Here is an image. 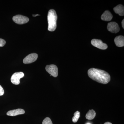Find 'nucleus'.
Here are the masks:
<instances>
[{"label":"nucleus","mask_w":124,"mask_h":124,"mask_svg":"<svg viewBox=\"0 0 124 124\" xmlns=\"http://www.w3.org/2000/svg\"><path fill=\"white\" fill-rule=\"evenodd\" d=\"M89 77L92 80L101 84H106L110 82L111 77L109 73L103 70L91 68L88 71Z\"/></svg>","instance_id":"nucleus-1"},{"label":"nucleus","mask_w":124,"mask_h":124,"mask_svg":"<svg viewBox=\"0 0 124 124\" xmlns=\"http://www.w3.org/2000/svg\"><path fill=\"white\" fill-rule=\"evenodd\" d=\"M57 15L56 11L54 9L49 10L48 13V30L50 31H54L57 28Z\"/></svg>","instance_id":"nucleus-2"},{"label":"nucleus","mask_w":124,"mask_h":124,"mask_svg":"<svg viewBox=\"0 0 124 124\" xmlns=\"http://www.w3.org/2000/svg\"><path fill=\"white\" fill-rule=\"evenodd\" d=\"M13 20L15 23L17 24H22L28 22L29 19L24 16L18 15L14 16L13 18Z\"/></svg>","instance_id":"nucleus-3"},{"label":"nucleus","mask_w":124,"mask_h":124,"mask_svg":"<svg viewBox=\"0 0 124 124\" xmlns=\"http://www.w3.org/2000/svg\"><path fill=\"white\" fill-rule=\"evenodd\" d=\"M46 71L49 73L50 76L56 77L58 76V68L56 65L54 64L47 65L45 67Z\"/></svg>","instance_id":"nucleus-4"},{"label":"nucleus","mask_w":124,"mask_h":124,"mask_svg":"<svg viewBox=\"0 0 124 124\" xmlns=\"http://www.w3.org/2000/svg\"><path fill=\"white\" fill-rule=\"evenodd\" d=\"M91 44L93 46L101 49H106L108 48L107 45L103 43L101 40L93 39L91 40Z\"/></svg>","instance_id":"nucleus-5"},{"label":"nucleus","mask_w":124,"mask_h":124,"mask_svg":"<svg viewBox=\"0 0 124 124\" xmlns=\"http://www.w3.org/2000/svg\"><path fill=\"white\" fill-rule=\"evenodd\" d=\"M24 76V73L23 72H18L14 73L11 77V82L14 85H19L20 83V79L23 77Z\"/></svg>","instance_id":"nucleus-6"},{"label":"nucleus","mask_w":124,"mask_h":124,"mask_svg":"<svg viewBox=\"0 0 124 124\" xmlns=\"http://www.w3.org/2000/svg\"><path fill=\"white\" fill-rule=\"evenodd\" d=\"M107 29L109 31L113 33H117L120 30L119 25L115 22L108 23L107 25Z\"/></svg>","instance_id":"nucleus-7"},{"label":"nucleus","mask_w":124,"mask_h":124,"mask_svg":"<svg viewBox=\"0 0 124 124\" xmlns=\"http://www.w3.org/2000/svg\"><path fill=\"white\" fill-rule=\"evenodd\" d=\"M38 58V54L36 53L30 54L23 59V62L24 64H29L35 62Z\"/></svg>","instance_id":"nucleus-8"},{"label":"nucleus","mask_w":124,"mask_h":124,"mask_svg":"<svg viewBox=\"0 0 124 124\" xmlns=\"http://www.w3.org/2000/svg\"><path fill=\"white\" fill-rule=\"evenodd\" d=\"M25 113V111L22 108H18L16 110L9 111L7 113V116H15L18 115H22Z\"/></svg>","instance_id":"nucleus-9"},{"label":"nucleus","mask_w":124,"mask_h":124,"mask_svg":"<svg viewBox=\"0 0 124 124\" xmlns=\"http://www.w3.org/2000/svg\"><path fill=\"white\" fill-rule=\"evenodd\" d=\"M112 17L113 16L112 14H111L110 12L108 10L104 11L101 17L102 20L105 21H111L112 19Z\"/></svg>","instance_id":"nucleus-10"},{"label":"nucleus","mask_w":124,"mask_h":124,"mask_svg":"<svg viewBox=\"0 0 124 124\" xmlns=\"http://www.w3.org/2000/svg\"><path fill=\"white\" fill-rule=\"evenodd\" d=\"M116 45L119 47H122L124 46V36H119L116 37L114 39Z\"/></svg>","instance_id":"nucleus-11"},{"label":"nucleus","mask_w":124,"mask_h":124,"mask_svg":"<svg viewBox=\"0 0 124 124\" xmlns=\"http://www.w3.org/2000/svg\"><path fill=\"white\" fill-rule=\"evenodd\" d=\"M113 10L116 14H118L120 16L124 15V6L121 4L118 5L113 8Z\"/></svg>","instance_id":"nucleus-12"},{"label":"nucleus","mask_w":124,"mask_h":124,"mask_svg":"<svg viewBox=\"0 0 124 124\" xmlns=\"http://www.w3.org/2000/svg\"><path fill=\"white\" fill-rule=\"evenodd\" d=\"M96 116V113L95 111L93 109L89 110L88 113H86L85 117L87 119L89 120H93L94 119Z\"/></svg>","instance_id":"nucleus-13"},{"label":"nucleus","mask_w":124,"mask_h":124,"mask_svg":"<svg viewBox=\"0 0 124 124\" xmlns=\"http://www.w3.org/2000/svg\"><path fill=\"white\" fill-rule=\"evenodd\" d=\"M80 112L79 111H76L74 113V116L72 117V121L73 122L75 123L78 121L80 117Z\"/></svg>","instance_id":"nucleus-14"},{"label":"nucleus","mask_w":124,"mask_h":124,"mask_svg":"<svg viewBox=\"0 0 124 124\" xmlns=\"http://www.w3.org/2000/svg\"><path fill=\"white\" fill-rule=\"evenodd\" d=\"M42 124H53L50 118L48 117L45 118L42 122Z\"/></svg>","instance_id":"nucleus-15"},{"label":"nucleus","mask_w":124,"mask_h":124,"mask_svg":"<svg viewBox=\"0 0 124 124\" xmlns=\"http://www.w3.org/2000/svg\"><path fill=\"white\" fill-rule=\"evenodd\" d=\"M6 42L4 40L0 38V47H2L5 45Z\"/></svg>","instance_id":"nucleus-16"},{"label":"nucleus","mask_w":124,"mask_h":124,"mask_svg":"<svg viewBox=\"0 0 124 124\" xmlns=\"http://www.w3.org/2000/svg\"><path fill=\"white\" fill-rule=\"evenodd\" d=\"M4 93V91L2 86L0 85V96H2Z\"/></svg>","instance_id":"nucleus-17"},{"label":"nucleus","mask_w":124,"mask_h":124,"mask_svg":"<svg viewBox=\"0 0 124 124\" xmlns=\"http://www.w3.org/2000/svg\"><path fill=\"white\" fill-rule=\"evenodd\" d=\"M122 23V28H123V29L124 28V19H123L122 20V23Z\"/></svg>","instance_id":"nucleus-18"},{"label":"nucleus","mask_w":124,"mask_h":124,"mask_svg":"<svg viewBox=\"0 0 124 124\" xmlns=\"http://www.w3.org/2000/svg\"><path fill=\"white\" fill-rule=\"evenodd\" d=\"M104 124H112V123H111V122H105V123Z\"/></svg>","instance_id":"nucleus-19"},{"label":"nucleus","mask_w":124,"mask_h":124,"mask_svg":"<svg viewBox=\"0 0 124 124\" xmlns=\"http://www.w3.org/2000/svg\"><path fill=\"white\" fill-rule=\"evenodd\" d=\"M39 15L36 14V15H33V17H36V16H39Z\"/></svg>","instance_id":"nucleus-20"},{"label":"nucleus","mask_w":124,"mask_h":124,"mask_svg":"<svg viewBox=\"0 0 124 124\" xmlns=\"http://www.w3.org/2000/svg\"><path fill=\"white\" fill-rule=\"evenodd\" d=\"M86 124H90V123H86Z\"/></svg>","instance_id":"nucleus-21"}]
</instances>
